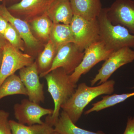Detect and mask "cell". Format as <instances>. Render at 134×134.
I'll return each instance as SVG.
<instances>
[{"instance_id":"11","label":"cell","mask_w":134,"mask_h":134,"mask_svg":"<svg viewBox=\"0 0 134 134\" xmlns=\"http://www.w3.org/2000/svg\"><path fill=\"white\" fill-rule=\"evenodd\" d=\"M14 113L18 122L26 125L44 123L41 118L45 115L52 114L53 110L42 107L39 104L24 99L21 103L15 104Z\"/></svg>"},{"instance_id":"16","label":"cell","mask_w":134,"mask_h":134,"mask_svg":"<svg viewBox=\"0 0 134 134\" xmlns=\"http://www.w3.org/2000/svg\"><path fill=\"white\" fill-rule=\"evenodd\" d=\"M29 23L34 36L42 44L48 42L53 23L47 15L34 19Z\"/></svg>"},{"instance_id":"24","label":"cell","mask_w":134,"mask_h":134,"mask_svg":"<svg viewBox=\"0 0 134 134\" xmlns=\"http://www.w3.org/2000/svg\"><path fill=\"white\" fill-rule=\"evenodd\" d=\"M9 114L0 110V134H12L8 119Z\"/></svg>"},{"instance_id":"15","label":"cell","mask_w":134,"mask_h":134,"mask_svg":"<svg viewBox=\"0 0 134 134\" xmlns=\"http://www.w3.org/2000/svg\"><path fill=\"white\" fill-rule=\"evenodd\" d=\"M47 15L53 23L70 25L74 14L69 0H56Z\"/></svg>"},{"instance_id":"4","label":"cell","mask_w":134,"mask_h":134,"mask_svg":"<svg viewBox=\"0 0 134 134\" xmlns=\"http://www.w3.org/2000/svg\"><path fill=\"white\" fill-rule=\"evenodd\" d=\"M70 25L75 44L84 51L92 44L100 41L97 19L88 20L74 15Z\"/></svg>"},{"instance_id":"27","label":"cell","mask_w":134,"mask_h":134,"mask_svg":"<svg viewBox=\"0 0 134 134\" xmlns=\"http://www.w3.org/2000/svg\"><path fill=\"white\" fill-rule=\"evenodd\" d=\"M8 43L3 36L0 34V49H3L5 46Z\"/></svg>"},{"instance_id":"23","label":"cell","mask_w":134,"mask_h":134,"mask_svg":"<svg viewBox=\"0 0 134 134\" xmlns=\"http://www.w3.org/2000/svg\"><path fill=\"white\" fill-rule=\"evenodd\" d=\"M3 37L11 45L21 52H24L25 45L19 33L11 24H9Z\"/></svg>"},{"instance_id":"3","label":"cell","mask_w":134,"mask_h":134,"mask_svg":"<svg viewBox=\"0 0 134 134\" xmlns=\"http://www.w3.org/2000/svg\"><path fill=\"white\" fill-rule=\"evenodd\" d=\"M97 19L100 41L107 49L115 51L124 47L134 48V35L124 26L113 24L107 18L106 8L102 9Z\"/></svg>"},{"instance_id":"1","label":"cell","mask_w":134,"mask_h":134,"mask_svg":"<svg viewBox=\"0 0 134 134\" xmlns=\"http://www.w3.org/2000/svg\"><path fill=\"white\" fill-rule=\"evenodd\" d=\"M115 83L113 80H111L96 86H89L85 83L79 84L70 98L62 106V111L76 124L92 100L98 96L113 92Z\"/></svg>"},{"instance_id":"14","label":"cell","mask_w":134,"mask_h":134,"mask_svg":"<svg viewBox=\"0 0 134 134\" xmlns=\"http://www.w3.org/2000/svg\"><path fill=\"white\" fill-rule=\"evenodd\" d=\"M74 15L88 20L97 19L102 8L100 0H70Z\"/></svg>"},{"instance_id":"31","label":"cell","mask_w":134,"mask_h":134,"mask_svg":"<svg viewBox=\"0 0 134 134\" xmlns=\"http://www.w3.org/2000/svg\"><path fill=\"white\" fill-rule=\"evenodd\" d=\"M69 1H70V0H69Z\"/></svg>"},{"instance_id":"19","label":"cell","mask_w":134,"mask_h":134,"mask_svg":"<svg viewBox=\"0 0 134 134\" xmlns=\"http://www.w3.org/2000/svg\"><path fill=\"white\" fill-rule=\"evenodd\" d=\"M9 122L12 134H52L55 132L54 127L46 122L30 126L12 120Z\"/></svg>"},{"instance_id":"20","label":"cell","mask_w":134,"mask_h":134,"mask_svg":"<svg viewBox=\"0 0 134 134\" xmlns=\"http://www.w3.org/2000/svg\"><path fill=\"white\" fill-rule=\"evenodd\" d=\"M22 95L28 96V93L20 77L16 75L10 76L0 85V100L8 96Z\"/></svg>"},{"instance_id":"5","label":"cell","mask_w":134,"mask_h":134,"mask_svg":"<svg viewBox=\"0 0 134 134\" xmlns=\"http://www.w3.org/2000/svg\"><path fill=\"white\" fill-rule=\"evenodd\" d=\"M3 59L0 69V85L8 77L18 70L31 65L34 58L23 52L8 43L3 49Z\"/></svg>"},{"instance_id":"25","label":"cell","mask_w":134,"mask_h":134,"mask_svg":"<svg viewBox=\"0 0 134 134\" xmlns=\"http://www.w3.org/2000/svg\"><path fill=\"white\" fill-rule=\"evenodd\" d=\"M123 134H134V117L129 118Z\"/></svg>"},{"instance_id":"22","label":"cell","mask_w":134,"mask_h":134,"mask_svg":"<svg viewBox=\"0 0 134 134\" xmlns=\"http://www.w3.org/2000/svg\"><path fill=\"white\" fill-rule=\"evenodd\" d=\"M134 96V92L130 93L114 94L111 96H103L102 100L93 104L92 108L86 111L85 114H89L94 111H99L123 102L127 99Z\"/></svg>"},{"instance_id":"26","label":"cell","mask_w":134,"mask_h":134,"mask_svg":"<svg viewBox=\"0 0 134 134\" xmlns=\"http://www.w3.org/2000/svg\"><path fill=\"white\" fill-rule=\"evenodd\" d=\"M9 23L6 19L0 15V34L3 36Z\"/></svg>"},{"instance_id":"17","label":"cell","mask_w":134,"mask_h":134,"mask_svg":"<svg viewBox=\"0 0 134 134\" xmlns=\"http://www.w3.org/2000/svg\"><path fill=\"white\" fill-rule=\"evenodd\" d=\"M50 40L57 51L64 45L69 43H75L70 25L53 24Z\"/></svg>"},{"instance_id":"30","label":"cell","mask_w":134,"mask_h":134,"mask_svg":"<svg viewBox=\"0 0 134 134\" xmlns=\"http://www.w3.org/2000/svg\"><path fill=\"white\" fill-rule=\"evenodd\" d=\"M15 1H17L18 2L17 3H18L19 2H20V1H21V0H15Z\"/></svg>"},{"instance_id":"18","label":"cell","mask_w":134,"mask_h":134,"mask_svg":"<svg viewBox=\"0 0 134 134\" xmlns=\"http://www.w3.org/2000/svg\"><path fill=\"white\" fill-rule=\"evenodd\" d=\"M54 127L55 132L59 134H107L102 131L92 132L77 127L63 111L60 113L58 121Z\"/></svg>"},{"instance_id":"6","label":"cell","mask_w":134,"mask_h":134,"mask_svg":"<svg viewBox=\"0 0 134 134\" xmlns=\"http://www.w3.org/2000/svg\"><path fill=\"white\" fill-rule=\"evenodd\" d=\"M113 52L107 49L100 41L92 44L85 50L83 59L80 65L69 75L71 81L76 84L82 75L85 74L100 62L105 61Z\"/></svg>"},{"instance_id":"13","label":"cell","mask_w":134,"mask_h":134,"mask_svg":"<svg viewBox=\"0 0 134 134\" xmlns=\"http://www.w3.org/2000/svg\"><path fill=\"white\" fill-rule=\"evenodd\" d=\"M19 75L27 91L29 100L39 104L43 103L45 99L43 91L44 84L40 81V74L36 61L20 69Z\"/></svg>"},{"instance_id":"7","label":"cell","mask_w":134,"mask_h":134,"mask_svg":"<svg viewBox=\"0 0 134 134\" xmlns=\"http://www.w3.org/2000/svg\"><path fill=\"white\" fill-rule=\"evenodd\" d=\"M56 0H21L8 8L12 15L29 23L48 12Z\"/></svg>"},{"instance_id":"12","label":"cell","mask_w":134,"mask_h":134,"mask_svg":"<svg viewBox=\"0 0 134 134\" xmlns=\"http://www.w3.org/2000/svg\"><path fill=\"white\" fill-rule=\"evenodd\" d=\"M106 9L107 18L113 24L124 26L134 35V0H115Z\"/></svg>"},{"instance_id":"2","label":"cell","mask_w":134,"mask_h":134,"mask_svg":"<svg viewBox=\"0 0 134 134\" xmlns=\"http://www.w3.org/2000/svg\"><path fill=\"white\" fill-rule=\"evenodd\" d=\"M47 84L48 91L54 103L52 114L47 115L45 122L54 126L60 115L61 106L68 100L76 89V84L72 82L62 68H58L44 77Z\"/></svg>"},{"instance_id":"29","label":"cell","mask_w":134,"mask_h":134,"mask_svg":"<svg viewBox=\"0 0 134 134\" xmlns=\"http://www.w3.org/2000/svg\"><path fill=\"white\" fill-rule=\"evenodd\" d=\"M52 134H59L58 133V132H55H55H54V133H53Z\"/></svg>"},{"instance_id":"8","label":"cell","mask_w":134,"mask_h":134,"mask_svg":"<svg viewBox=\"0 0 134 134\" xmlns=\"http://www.w3.org/2000/svg\"><path fill=\"white\" fill-rule=\"evenodd\" d=\"M134 60V51L129 47H124L114 51L103 63L98 73L91 81L93 86L98 82V85L107 81L118 69Z\"/></svg>"},{"instance_id":"21","label":"cell","mask_w":134,"mask_h":134,"mask_svg":"<svg viewBox=\"0 0 134 134\" xmlns=\"http://www.w3.org/2000/svg\"><path fill=\"white\" fill-rule=\"evenodd\" d=\"M57 52V50L50 40L44 45V49L40 53L36 61L40 77H43L45 74L50 69Z\"/></svg>"},{"instance_id":"9","label":"cell","mask_w":134,"mask_h":134,"mask_svg":"<svg viewBox=\"0 0 134 134\" xmlns=\"http://www.w3.org/2000/svg\"><path fill=\"white\" fill-rule=\"evenodd\" d=\"M84 55V51L80 50L74 43H68L62 46L57 51L50 69L43 77L58 68H62L68 74H71L81 62Z\"/></svg>"},{"instance_id":"28","label":"cell","mask_w":134,"mask_h":134,"mask_svg":"<svg viewBox=\"0 0 134 134\" xmlns=\"http://www.w3.org/2000/svg\"><path fill=\"white\" fill-rule=\"evenodd\" d=\"M3 55V50H2V49H0V69H1L2 63Z\"/></svg>"},{"instance_id":"10","label":"cell","mask_w":134,"mask_h":134,"mask_svg":"<svg viewBox=\"0 0 134 134\" xmlns=\"http://www.w3.org/2000/svg\"><path fill=\"white\" fill-rule=\"evenodd\" d=\"M0 15L6 19L19 33L25 46L30 50L29 54L34 58L37 57L40 53L38 50L43 44L34 36L29 23L14 16L4 4H0Z\"/></svg>"}]
</instances>
